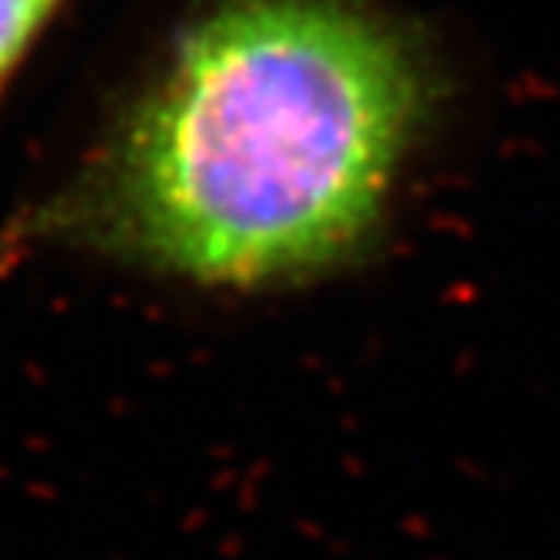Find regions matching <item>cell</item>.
Wrapping results in <instances>:
<instances>
[{
  "mask_svg": "<svg viewBox=\"0 0 560 560\" xmlns=\"http://www.w3.org/2000/svg\"><path fill=\"white\" fill-rule=\"evenodd\" d=\"M429 108L416 37L372 0H210L11 236L196 288L307 284L369 250Z\"/></svg>",
  "mask_w": 560,
  "mask_h": 560,
  "instance_id": "6da1fadb",
  "label": "cell"
},
{
  "mask_svg": "<svg viewBox=\"0 0 560 560\" xmlns=\"http://www.w3.org/2000/svg\"><path fill=\"white\" fill-rule=\"evenodd\" d=\"M65 0H0V92L48 34Z\"/></svg>",
  "mask_w": 560,
  "mask_h": 560,
  "instance_id": "7a4b0ae2",
  "label": "cell"
}]
</instances>
